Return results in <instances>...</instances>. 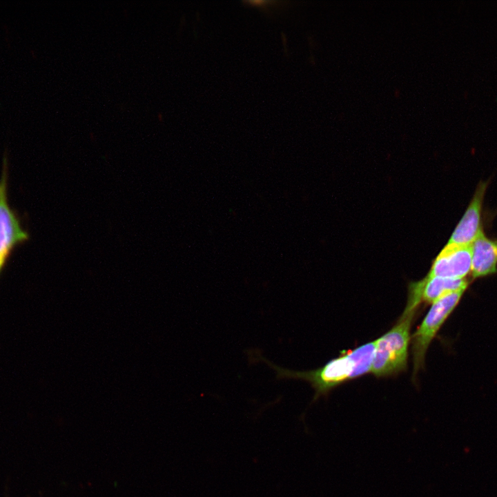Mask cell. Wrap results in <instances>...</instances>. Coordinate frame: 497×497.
<instances>
[{"instance_id": "obj_3", "label": "cell", "mask_w": 497, "mask_h": 497, "mask_svg": "<svg viewBox=\"0 0 497 497\" xmlns=\"http://www.w3.org/2000/svg\"><path fill=\"white\" fill-rule=\"evenodd\" d=\"M465 289L449 293L432 304L421 324L412 335L413 374L423 366L427 350L446 319L456 307Z\"/></svg>"}, {"instance_id": "obj_2", "label": "cell", "mask_w": 497, "mask_h": 497, "mask_svg": "<svg viewBox=\"0 0 497 497\" xmlns=\"http://www.w3.org/2000/svg\"><path fill=\"white\" fill-rule=\"evenodd\" d=\"M416 311H405L396 324L376 340L371 369L376 376L393 375L406 368L410 329Z\"/></svg>"}, {"instance_id": "obj_5", "label": "cell", "mask_w": 497, "mask_h": 497, "mask_svg": "<svg viewBox=\"0 0 497 497\" xmlns=\"http://www.w3.org/2000/svg\"><path fill=\"white\" fill-rule=\"evenodd\" d=\"M468 286L469 281L466 278L425 277L420 281L410 284L405 309H417L421 302L433 304L449 293L462 289L466 290Z\"/></svg>"}, {"instance_id": "obj_8", "label": "cell", "mask_w": 497, "mask_h": 497, "mask_svg": "<svg viewBox=\"0 0 497 497\" xmlns=\"http://www.w3.org/2000/svg\"><path fill=\"white\" fill-rule=\"evenodd\" d=\"M471 246L472 252L471 273L473 279L496 273L497 240L489 239L482 231Z\"/></svg>"}, {"instance_id": "obj_1", "label": "cell", "mask_w": 497, "mask_h": 497, "mask_svg": "<svg viewBox=\"0 0 497 497\" xmlns=\"http://www.w3.org/2000/svg\"><path fill=\"white\" fill-rule=\"evenodd\" d=\"M375 347L376 340L333 359L321 367L306 371L280 367L260 355L259 358L276 372L277 378L299 379L309 382L315 390V400L337 385L371 371Z\"/></svg>"}, {"instance_id": "obj_7", "label": "cell", "mask_w": 497, "mask_h": 497, "mask_svg": "<svg viewBox=\"0 0 497 497\" xmlns=\"http://www.w3.org/2000/svg\"><path fill=\"white\" fill-rule=\"evenodd\" d=\"M488 183L480 182L465 214L454 231L448 244L471 245L483 231L481 212Z\"/></svg>"}, {"instance_id": "obj_4", "label": "cell", "mask_w": 497, "mask_h": 497, "mask_svg": "<svg viewBox=\"0 0 497 497\" xmlns=\"http://www.w3.org/2000/svg\"><path fill=\"white\" fill-rule=\"evenodd\" d=\"M8 199V158L6 151L0 179V274L14 248L29 239L28 233L23 228L17 213L10 206Z\"/></svg>"}, {"instance_id": "obj_6", "label": "cell", "mask_w": 497, "mask_h": 497, "mask_svg": "<svg viewBox=\"0 0 497 497\" xmlns=\"http://www.w3.org/2000/svg\"><path fill=\"white\" fill-rule=\"evenodd\" d=\"M471 245L448 244L435 260L426 277L464 279L471 271Z\"/></svg>"}]
</instances>
